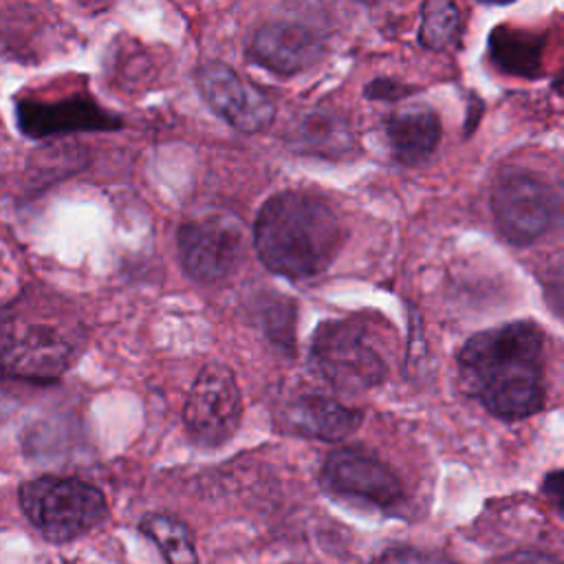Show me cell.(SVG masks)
<instances>
[{"instance_id": "obj_16", "label": "cell", "mask_w": 564, "mask_h": 564, "mask_svg": "<svg viewBox=\"0 0 564 564\" xmlns=\"http://www.w3.org/2000/svg\"><path fill=\"white\" fill-rule=\"evenodd\" d=\"M542 46L540 35L500 26L489 35V57L502 73L535 77L542 70Z\"/></svg>"}, {"instance_id": "obj_15", "label": "cell", "mask_w": 564, "mask_h": 564, "mask_svg": "<svg viewBox=\"0 0 564 564\" xmlns=\"http://www.w3.org/2000/svg\"><path fill=\"white\" fill-rule=\"evenodd\" d=\"M291 143L297 152L335 159L352 152L355 134L350 126L337 115L326 110H311L302 115L293 126Z\"/></svg>"}, {"instance_id": "obj_11", "label": "cell", "mask_w": 564, "mask_h": 564, "mask_svg": "<svg viewBox=\"0 0 564 564\" xmlns=\"http://www.w3.org/2000/svg\"><path fill=\"white\" fill-rule=\"evenodd\" d=\"M324 55V40L306 24L275 20L262 24L249 46L247 57L273 75H297L315 66Z\"/></svg>"}, {"instance_id": "obj_21", "label": "cell", "mask_w": 564, "mask_h": 564, "mask_svg": "<svg viewBox=\"0 0 564 564\" xmlns=\"http://www.w3.org/2000/svg\"><path fill=\"white\" fill-rule=\"evenodd\" d=\"M544 494L553 500V505L557 509H562V471H551L546 478H544Z\"/></svg>"}, {"instance_id": "obj_4", "label": "cell", "mask_w": 564, "mask_h": 564, "mask_svg": "<svg viewBox=\"0 0 564 564\" xmlns=\"http://www.w3.org/2000/svg\"><path fill=\"white\" fill-rule=\"evenodd\" d=\"M20 507L29 522L53 542L93 531L108 513L104 494L86 480L40 476L20 487Z\"/></svg>"}, {"instance_id": "obj_9", "label": "cell", "mask_w": 564, "mask_h": 564, "mask_svg": "<svg viewBox=\"0 0 564 564\" xmlns=\"http://www.w3.org/2000/svg\"><path fill=\"white\" fill-rule=\"evenodd\" d=\"M196 84L207 106L242 134L262 132L275 117V104L271 97L245 82L225 62L212 59L198 66Z\"/></svg>"}, {"instance_id": "obj_6", "label": "cell", "mask_w": 564, "mask_h": 564, "mask_svg": "<svg viewBox=\"0 0 564 564\" xmlns=\"http://www.w3.org/2000/svg\"><path fill=\"white\" fill-rule=\"evenodd\" d=\"M560 196L553 185L524 167L502 170L491 189V214L502 238L516 247L540 240L555 223Z\"/></svg>"}, {"instance_id": "obj_1", "label": "cell", "mask_w": 564, "mask_h": 564, "mask_svg": "<svg viewBox=\"0 0 564 564\" xmlns=\"http://www.w3.org/2000/svg\"><path fill=\"white\" fill-rule=\"evenodd\" d=\"M544 330L529 319L471 335L456 355L460 388L502 419L522 421L544 405Z\"/></svg>"}, {"instance_id": "obj_17", "label": "cell", "mask_w": 564, "mask_h": 564, "mask_svg": "<svg viewBox=\"0 0 564 564\" xmlns=\"http://www.w3.org/2000/svg\"><path fill=\"white\" fill-rule=\"evenodd\" d=\"M139 527L161 549L167 564H198L194 535L183 520L170 513H148Z\"/></svg>"}, {"instance_id": "obj_5", "label": "cell", "mask_w": 564, "mask_h": 564, "mask_svg": "<svg viewBox=\"0 0 564 564\" xmlns=\"http://www.w3.org/2000/svg\"><path fill=\"white\" fill-rule=\"evenodd\" d=\"M308 357L315 372L339 392L370 390L388 375V364L370 335L352 319L322 322L311 337Z\"/></svg>"}, {"instance_id": "obj_12", "label": "cell", "mask_w": 564, "mask_h": 564, "mask_svg": "<svg viewBox=\"0 0 564 564\" xmlns=\"http://www.w3.org/2000/svg\"><path fill=\"white\" fill-rule=\"evenodd\" d=\"M15 119L18 128L31 139H48L88 130H115L121 126L119 117L79 95L57 101H18Z\"/></svg>"}, {"instance_id": "obj_2", "label": "cell", "mask_w": 564, "mask_h": 564, "mask_svg": "<svg viewBox=\"0 0 564 564\" xmlns=\"http://www.w3.org/2000/svg\"><path fill=\"white\" fill-rule=\"evenodd\" d=\"M344 229L333 207L304 192L273 194L253 223V247L275 275L306 280L322 273L339 251Z\"/></svg>"}, {"instance_id": "obj_19", "label": "cell", "mask_w": 564, "mask_h": 564, "mask_svg": "<svg viewBox=\"0 0 564 564\" xmlns=\"http://www.w3.org/2000/svg\"><path fill=\"white\" fill-rule=\"evenodd\" d=\"M372 564H454V562L443 553L421 551L412 546H397V549L383 551Z\"/></svg>"}, {"instance_id": "obj_3", "label": "cell", "mask_w": 564, "mask_h": 564, "mask_svg": "<svg viewBox=\"0 0 564 564\" xmlns=\"http://www.w3.org/2000/svg\"><path fill=\"white\" fill-rule=\"evenodd\" d=\"M77 357V335L59 317H44L29 300L0 315V368L26 381H53Z\"/></svg>"}, {"instance_id": "obj_18", "label": "cell", "mask_w": 564, "mask_h": 564, "mask_svg": "<svg viewBox=\"0 0 564 564\" xmlns=\"http://www.w3.org/2000/svg\"><path fill=\"white\" fill-rule=\"evenodd\" d=\"M463 29V15L449 0H427L421 7L419 42L430 51H443L456 44Z\"/></svg>"}, {"instance_id": "obj_22", "label": "cell", "mask_w": 564, "mask_h": 564, "mask_svg": "<svg viewBox=\"0 0 564 564\" xmlns=\"http://www.w3.org/2000/svg\"><path fill=\"white\" fill-rule=\"evenodd\" d=\"M540 564H560V562H549V560H542Z\"/></svg>"}, {"instance_id": "obj_8", "label": "cell", "mask_w": 564, "mask_h": 564, "mask_svg": "<svg viewBox=\"0 0 564 564\" xmlns=\"http://www.w3.org/2000/svg\"><path fill=\"white\" fill-rule=\"evenodd\" d=\"M245 234L236 218L216 214L181 225L176 253L185 273L203 284L227 280L240 264Z\"/></svg>"}, {"instance_id": "obj_13", "label": "cell", "mask_w": 564, "mask_h": 564, "mask_svg": "<svg viewBox=\"0 0 564 564\" xmlns=\"http://www.w3.org/2000/svg\"><path fill=\"white\" fill-rule=\"evenodd\" d=\"M361 416V410L348 408L333 397L302 394L289 405L284 421L300 436L317 441H341L359 427Z\"/></svg>"}, {"instance_id": "obj_14", "label": "cell", "mask_w": 564, "mask_h": 564, "mask_svg": "<svg viewBox=\"0 0 564 564\" xmlns=\"http://www.w3.org/2000/svg\"><path fill=\"white\" fill-rule=\"evenodd\" d=\"M386 137L399 163L421 165L438 148L441 119L430 106H408L386 119Z\"/></svg>"}, {"instance_id": "obj_20", "label": "cell", "mask_w": 564, "mask_h": 564, "mask_svg": "<svg viewBox=\"0 0 564 564\" xmlns=\"http://www.w3.org/2000/svg\"><path fill=\"white\" fill-rule=\"evenodd\" d=\"M408 93H412L410 86L399 84V82L388 79V77H377V79H372V82L366 86V90H364V95H366L368 99H375V101H397V99L405 97Z\"/></svg>"}, {"instance_id": "obj_10", "label": "cell", "mask_w": 564, "mask_h": 564, "mask_svg": "<svg viewBox=\"0 0 564 564\" xmlns=\"http://www.w3.org/2000/svg\"><path fill=\"white\" fill-rule=\"evenodd\" d=\"M322 482L337 496L368 502L383 511L399 507L405 498L394 471L377 456L355 447H339L326 456Z\"/></svg>"}, {"instance_id": "obj_7", "label": "cell", "mask_w": 564, "mask_h": 564, "mask_svg": "<svg viewBox=\"0 0 564 564\" xmlns=\"http://www.w3.org/2000/svg\"><path fill=\"white\" fill-rule=\"evenodd\" d=\"M242 419V397L236 375L220 361L205 364L185 401L183 423L189 438L200 447L227 443Z\"/></svg>"}]
</instances>
